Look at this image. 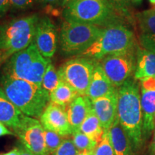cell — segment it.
<instances>
[{
    "mask_svg": "<svg viewBox=\"0 0 155 155\" xmlns=\"http://www.w3.org/2000/svg\"><path fill=\"white\" fill-rule=\"evenodd\" d=\"M118 118L135 152L144 144L140 85L129 78L118 88Z\"/></svg>",
    "mask_w": 155,
    "mask_h": 155,
    "instance_id": "cell-1",
    "label": "cell"
},
{
    "mask_svg": "<svg viewBox=\"0 0 155 155\" xmlns=\"http://www.w3.org/2000/svg\"><path fill=\"white\" fill-rule=\"evenodd\" d=\"M0 84L9 100L25 116L40 118L50 102V94L35 83L2 75Z\"/></svg>",
    "mask_w": 155,
    "mask_h": 155,
    "instance_id": "cell-2",
    "label": "cell"
},
{
    "mask_svg": "<svg viewBox=\"0 0 155 155\" xmlns=\"http://www.w3.org/2000/svg\"><path fill=\"white\" fill-rule=\"evenodd\" d=\"M63 17L66 21L98 27L125 21L108 0H71L64 7Z\"/></svg>",
    "mask_w": 155,
    "mask_h": 155,
    "instance_id": "cell-3",
    "label": "cell"
},
{
    "mask_svg": "<svg viewBox=\"0 0 155 155\" xmlns=\"http://www.w3.org/2000/svg\"><path fill=\"white\" fill-rule=\"evenodd\" d=\"M50 62V58L41 55L33 42L28 48L14 54L7 60L2 75L42 86V78Z\"/></svg>",
    "mask_w": 155,
    "mask_h": 155,
    "instance_id": "cell-4",
    "label": "cell"
},
{
    "mask_svg": "<svg viewBox=\"0 0 155 155\" xmlns=\"http://www.w3.org/2000/svg\"><path fill=\"white\" fill-rule=\"evenodd\" d=\"M38 21V15H32L13 19L0 25V51L4 61L33 43Z\"/></svg>",
    "mask_w": 155,
    "mask_h": 155,
    "instance_id": "cell-5",
    "label": "cell"
},
{
    "mask_svg": "<svg viewBox=\"0 0 155 155\" xmlns=\"http://www.w3.org/2000/svg\"><path fill=\"white\" fill-rule=\"evenodd\" d=\"M137 45L134 34L124 23H114L104 28L96 41L77 57L99 61L106 56L125 51Z\"/></svg>",
    "mask_w": 155,
    "mask_h": 155,
    "instance_id": "cell-6",
    "label": "cell"
},
{
    "mask_svg": "<svg viewBox=\"0 0 155 155\" xmlns=\"http://www.w3.org/2000/svg\"><path fill=\"white\" fill-rule=\"evenodd\" d=\"M104 28L65 20L59 34L60 50L65 56H78L92 45Z\"/></svg>",
    "mask_w": 155,
    "mask_h": 155,
    "instance_id": "cell-7",
    "label": "cell"
},
{
    "mask_svg": "<svg viewBox=\"0 0 155 155\" xmlns=\"http://www.w3.org/2000/svg\"><path fill=\"white\" fill-rule=\"evenodd\" d=\"M96 61L84 57H76L65 62L58 71V76L79 96H86Z\"/></svg>",
    "mask_w": 155,
    "mask_h": 155,
    "instance_id": "cell-8",
    "label": "cell"
},
{
    "mask_svg": "<svg viewBox=\"0 0 155 155\" xmlns=\"http://www.w3.org/2000/svg\"><path fill=\"white\" fill-rule=\"evenodd\" d=\"M138 46L107 55L99 61L104 73L113 86L119 88L134 73Z\"/></svg>",
    "mask_w": 155,
    "mask_h": 155,
    "instance_id": "cell-9",
    "label": "cell"
},
{
    "mask_svg": "<svg viewBox=\"0 0 155 155\" xmlns=\"http://www.w3.org/2000/svg\"><path fill=\"white\" fill-rule=\"evenodd\" d=\"M14 133L21 144L35 155H48L45 141V129L37 119L25 115Z\"/></svg>",
    "mask_w": 155,
    "mask_h": 155,
    "instance_id": "cell-10",
    "label": "cell"
},
{
    "mask_svg": "<svg viewBox=\"0 0 155 155\" xmlns=\"http://www.w3.org/2000/svg\"><path fill=\"white\" fill-rule=\"evenodd\" d=\"M140 94L145 139L150 137L154 129L155 77L140 81Z\"/></svg>",
    "mask_w": 155,
    "mask_h": 155,
    "instance_id": "cell-11",
    "label": "cell"
},
{
    "mask_svg": "<svg viewBox=\"0 0 155 155\" xmlns=\"http://www.w3.org/2000/svg\"><path fill=\"white\" fill-rule=\"evenodd\" d=\"M58 32L55 25L49 17L39 19L37 24L34 44L42 56L51 58L58 47Z\"/></svg>",
    "mask_w": 155,
    "mask_h": 155,
    "instance_id": "cell-12",
    "label": "cell"
},
{
    "mask_svg": "<svg viewBox=\"0 0 155 155\" xmlns=\"http://www.w3.org/2000/svg\"><path fill=\"white\" fill-rule=\"evenodd\" d=\"M40 119L42 126L46 130L54 131L63 137L73 134V130L68 118L66 108L50 102Z\"/></svg>",
    "mask_w": 155,
    "mask_h": 155,
    "instance_id": "cell-13",
    "label": "cell"
},
{
    "mask_svg": "<svg viewBox=\"0 0 155 155\" xmlns=\"http://www.w3.org/2000/svg\"><path fill=\"white\" fill-rule=\"evenodd\" d=\"M91 103L104 131H108L118 116V89L111 94L91 101Z\"/></svg>",
    "mask_w": 155,
    "mask_h": 155,
    "instance_id": "cell-14",
    "label": "cell"
},
{
    "mask_svg": "<svg viewBox=\"0 0 155 155\" xmlns=\"http://www.w3.org/2000/svg\"><path fill=\"white\" fill-rule=\"evenodd\" d=\"M117 89L104 73L99 62L97 61L86 96L93 101L111 94Z\"/></svg>",
    "mask_w": 155,
    "mask_h": 155,
    "instance_id": "cell-15",
    "label": "cell"
},
{
    "mask_svg": "<svg viewBox=\"0 0 155 155\" xmlns=\"http://www.w3.org/2000/svg\"><path fill=\"white\" fill-rule=\"evenodd\" d=\"M91 100L86 96H78L66 108L73 133L79 131L81 124L92 110Z\"/></svg>",
    "mask_w": 155,
    "mask_h": 155,
    "instance_id": "cell-16",
    "label": "cell"
},
{
    "mask_svg": "<svg viewBox=\"0 0 155 155\" xmlns=\"http://www.w3.org/2000/svg\"><path fill=\"white\" fill-rule=\"evenodd\" d=\"M108 133L115 155H134L130 139L120 124L118 116Z\"/></svg>",
    "mask_w": 155,
    "mask_h": 155,
    "instance_id": "cell-17",
    "label": "cell"
},
{
    "mask_svg": "<svg viewBox=\"0 0 155 155\" xmlns=\"http://www.w3.org/2000/svg\"><path fill=\"white\" fill-rule=\"evenodd\" d=\"M25 114L12 103L0 86V121L15 132Z\"/></svg>",
    "mask_w": 155,
    "mask_h": 155,
    "instance_id": "cell-18",
    "label": "cell"
},
{
    "mask_svg": "<svg viewBox=\"0 0 155 155\" xmlns=\"http://www.w3.org/2000/svg\"><path fill=\"white\" fill-rule=\"evenodd\" d=\"M155 77V53L147 51L138 46L137 63L134 78L136 80L143 81Z\"/></svg>",
    "mask_w": 155,
    "mask_h": 155,
    "instance_id": "cell-19",
    "label": "cell"
},
{
    "mask_svg": "<svg viewBox=\"0 0 155 155\" xmlns=\"http://www.w3.org/2000/svg\"><path fill=\"white\" fill-rule=\"evenodd\" d=\"M79 95L72 87L60 79L55 90L50 94V102L66 108Z\"/></svg>",
    "mask_w": 155,
    "mask_h": 155,
    "instance_id": "cell-20",
    "label": "cell"
},
{
    "mask_svg": "<svg viewBox=\"0 0 155 155\" xmlns=\"http://www.w3.org/2000/svg\"><path fill=\"white\" fill-rule=\"evenodd\" d=\"M79 130L98 144L101 141L105 132L93 108L82 123Z\"/></svg>",
    "mask_w": 155,
    "mask_h": 155,
    "instance_id": "cell-21",
    "label": "cell"
},
{
    "mask_svg": "<svg viewBox=\"0 0 155 155\" xmlns=\"http://www.w3.org/2000/svg\"><path fill=\"white\" fill-rule=\"evenodd\" d=\"M134 20L140 32V35L155 34V8L136 13Z\"/></svg>",
    "mask_w": 155,
    "mask_h": 155,
    "instance_id": "cell-22",
    "label": "cell"
},
{
    "mask_svg": "<svg viewBox=\"0 0 155 155\" xmlns=\"http://www.w3.org/2000/svg\"><path fill=\"white\" fill-rule=\"evenodd\" d=\"M59 76L53 64L50 62L48 64L45 72L42 78V87L48 94L55 90L59 83Z\"/></svg>",
    "mask_w": 155,
    "mask_h": 155,
    "instance_id": "cell-23",
    "label": "cell"
},
{
    "mask_svg": "<svg viewBox=\"0 0 155 155\" xmlns=\"http://www.w3.org/2000/svg\"><path fill=\"white\" fill-rule=\"evenodd\" d=\"M72 136L73 143L79 152L94 151L98 145V143L89 138L80 130L73 133Z\"/></svg>",
    "mask_w": 155,
    "mask_h": 155,
    "instance_id": "cell-24",
    "label": "cell"
},
{
    "mask_svg": "<svg viewBox=\"0 0 155 155\" xmlns=\"http://www.w3.org/2000/svg\"><path fill=\"white\" fill-rule=\"evenodd\" d=\"M108 2L114 7L116 12L124 20L133 22L134 17L131 12V0H108Z\"/></svg>",
    "mask_w": 155,
    "mask_h": 155,
    "instance_id": "cell-25",
    "label": "cell"
},
{
    "mask_svg": "<svg viewBox=\"0 0 155 155\" xmlns=\"http://www.w3.org/2000/svg\"><path fill=\"white\" fill-rule=\"evenodd\" d=\"M65 137L58 134L54 131L45 129V141L48 155H51L57 150Z\"/></svg>",
    "mask_w": 155,
    "mask_h": 155,
    "instance_id": "cell-26",
    "label": "cell"
},
{
    "mask_svg": "<svg viewBox=\"0 0 155 155\" xmlns=\"http://www.w3.org/2000/svg\"><path fill=\"white\" fill-rule=\"evenodd\" d=\"M94 155H115L108 131L104 132L101 141L98 143L94 151Z\"/></svg>",
    "mask_w": 155,
    "mask_h": 155,
    "instance_id": "cell-27",
    "label": "cell"
},
{
    "mask_svg": "<svg viewBox=\"0 0 155 155\" xmlns=\"http://www.w3.org/2000/svg\"><path fill=\"white\" fill-rule=\"evenodd\" d=\"M79 153L73 139L65 138L57 150L51 155H78Z\"/></svg>",
    "mask_w": 155,
    "mask_h": 155,
    "instance_id": "cell-28",
    "label": "cell"
},
{
    "mask_svg": "<svg viewBox=\"0 0 155 155\" xmlns=\"http://www.w3.org/2000/svg\"><path fill=\"white\" fill-rule=\"evenodd\" d=\"M139 40L143 49L155 53V34L150 35H139Z\"/></svg>",
    "mask_w": 155,
    "mask_h": 155,
    "instance_id": "cell-29",
    "label": "cell"
},
{
    "mask_svg": "<svg viewBox=\"0 0 155 155\" xmlns=\"http://www.w3.org/2000/svg\"><path fill=\"white\" fill-rule=\"evenodd\" d=\"M11 8L16 10H25L32 7L35 0H9Z\"/></svg>",
    "mask_w": 155,
    "mask_h": 155,
    "instance_id": "cell-30",
    "label": "cell"
},
{
    "mask_svg": "<svg viewBox=\"0 0 155 155\" xmlns=\"http://www.w3.org/2000/svg\"><path fill=\"white\" fill-rule=\"evenodd\" d=\"M11 8L9 0H0V19L7 14Z\"/></svg>",
    "mask_w": 155,
    "mask_h": 155,
    "instance_id": "cell-31",
    "label": "cell"
},
{
    "mask_svg": "<svg viewBox=\"0 0 155 155\" xmlns=\"http://www.w3.org/2000/svg\"><path fill=\"white\" fill-rule=\"evenodd\" d=\"M6 135H15V133L0 121V137Z\"/></svg>",
    "mask_w": 155,
    "mask_h": 155,
    "instance_id": "cell-32",
    "label": "cell"
},
{
    "mask_svg": "<svg viewBox=\"0 0 155 155\" xmlns=\"http://www.w3.org/2000/svg\"><path fill=\"white\" fill-rule=\"evenodd\" d=\"M40 1L43 5L51 6V7H56V6L59 5L60 4L61 5L62 0H40Z\"/></svg>",
    "mask_w": 155,
    "mask_h": 155,
    "instance_id": "cell-33",
    "label": "cell"
},
{
    "mask_svg": "<svg viewBox=\"0 0 155 155\" xmlns=\"http://www.w3.org/2000/svg\"><path fill=\"white\" fill-rule=\"evenodd\" d=\"M18 147L19 149V151H20V154L19 155H35L32 152H30L28 149L25 148L22 144H19Z\"/></svg>",
    "mask_w": 155,
    "mask_h": 155,
    "instance_id": "cell-34",
    "label": "cell"
},
{
    "mask_svg": "<svg viewBox=\"0 0 155 155\" xmlns=\"http://www.w3.org/2000/svg\"><path fill=\"white\" fill-rule=\"evenodd\" d=\"M20 154V151H19V147H15L13 150H12L8 152L4 153V154H2L0 155H19Z\"/></svg>",
    "mask_w": 155,
    "mask_h": 155,
    "instance_id": "cell-35",
    "label": "cell"
},
{
    "mask_svg": "<svg viewBox=\"0 0 155 155\" xmlns=\"http://www.w3.org/2000/svg\"><path fill=\"white\" fill-rule=\"evenodd\" d=\"M150 152L151 155H155V136L153 138L150 147Z\"/></svg>",
    "mask_w": 155,
    "mask_h": 155,
    "instance_id": "cell-36",
    "label": "cell"
},
{
    "mask_svg": "<svg viewBox=\"0 0 155 155\" xmlns=\"http://www.w3.org/2000/svg\"><path fill=\"white\" fill-rule=\"evenodd\" d=\"M94 151H89V152H80L78 155H94Z\"/></svg>",
    "mask_w": 155,
    "mask_h": 155,
    "instance_id": "cell-37",
    "label": "cell"
},
{
    "mask_svg": "<svg viewBox=\"0 0 155 155\" xmlns=\"http://www.w3.org/2000/svg\"><path fill=\"white\" fill-rule=\"evenodd\" d=\"M71 1V0H62V1H61V6H62V7H65V6H66Z\"/></svg>",
    "mask_w": 155,
    "mask_h": 155,
    "instance_id": "cell-38",
    "label": "cell"
},
{
    "mask_svg": "<svg viewBox=\"0 0 155 155\" xmlns=\"http://www.w3.org/2000/svg\"><path fill=\"white\" fill-rule=\"evenodd\" d=\"M4 62L3 61V55H2V53L1 51H0V66H1L2 63Z\"/></svg>",
    "mask_w": 155,
    "mask_h": 155,
    "instance_id": "cell-39",
    "label": "cell"
},
{
    "mask_svg": "<svg viewBox=\"0 0 155 155\" xmlns=\"http://www.w3.org/2000/svg\"><path fill=\"white\" fill-rule=\"evenodd\" d=\"M151 5L155 6V0H149Z\"/></svg>",
    "mask_w": 155,
    "mask_h": 155,
    "instance_id": "cell-40",
    "label": "cell"
},
{
    "mask_svg": "<svg viewBox=\"0 0 155 155\" xmlns=\"http://www.w3.org/2000/svg\"><path fill=\"white\" fill-rule=\"evenodd\" d=\"M134 1L135 2H141L142 1V0H134Z\"/></svg>",
    "mask_w": 155,
    "mask_h": 155,
    "instance_id": "cell-41",
    "label": "cell"
},
{
    "mask_svg": "<svg viewBox=\"0 0 155 155\" xmlns=\"http://www.w3.org/2000/svg\"><path fill=\"white\" fill-rule=\"evenodd\" d=\"M154 133L155 134V119H154Z\"/></svg>",
    "mask_w": 155,
    "mask_h": 155,
    "instance_id": "cell-42",
    "label": "cell"
},
{
    "mask_svg": "<svg viewBox=\"0 0 155 155\" xmlns=\"http://www.w3.org/2000/svg\"><path fill=\"white\" fill-rule=\"evenodd\" d=\"M154 7V8H155V6H154V7Z\"/></svg>",
    "mask_w": 155,
    "mask_h": 155,
    "instance_id": "cell-43",
    "label": "cell"
}]
</instances>
